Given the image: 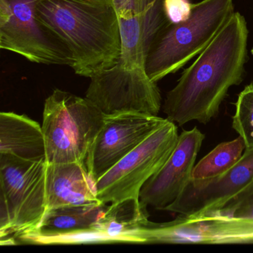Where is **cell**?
I'll return each instance as SVG.
<instances>
[{
    "mask_svg": "<svg viewBox=\"0 0 253 253\" xmlns=\"http://www.w3.org/2000/svg\"><path fill=\"white\" fill-rule=\"evenodd\" d=\"M248 36L244 16L234 12L167 93V119L178 126L192 121L207 124L217 115L229 88L244 79Z\"/></svg>",
    "mask_w": 253,
    "mask_h": 253,
    "instance_id": "obj_1",
    "label": "cell"
},
{
    "mask_svg": "<svg viewBox=\"0 0 253 253\" xmlns=\"http://www.w3.org/2000/svg\"><path fill=\"white\" fill-rule=\"evenodd\" d=\"M37 14L70 51L76 75L91 79L118 64L121 38L115 0H41Z\"/></svg>",
    "mask_w": 253,
    "mask_h": 253,
    "instance_id": "obj_2",
    "label": "cell"
},
{
    "mask_svg": "<svg viewBox=\"0 0 253 253\" xmlns=\"http://www.w3.org/2000/svg\"><path fill=\"white\" fill-rule=\"evenodd\" d=\"M234 12V0L192 4L187 20L169 23L152 42L145 63L148 78L157 84L180 70L210 45Z\"/></svg>",
    "mask_w": 253,
    "mask_h": 253,
    "instance_id": "obj_3",
    "label": "cell"
},
{
    "mask_svg": "<svg viewBox=\"0 0 253 253\" xmlns=\"http://www.w3.org/2000/svg\"><path fill=\"white\" fill-rule=\"evenodd\" d=\"M46 160L0 154L1 245L35 230L46 212Z\"/></svg>",
    "mask_w": 253,
    "mask_h": 253,
    "instance_id": "obj_4",
    "label": "cell"
},
{
    "mask_svg": "<svg viewBox=\"0 0 253 253\" xmlns=\"http://www.w3.org/2000/svg\"><path fill=\"white\" fill-rule=\"evenodd\" d=\"M105 115L86 97L55 88L44 104L42 128L48 164H86Z\"/></svg>",
    "mask_w": 253,
    "mask_h": 253,
    "instance_id": "obj_5",
    "label": "cell"
},
{
    "mask_svg": "<svg viewBox=\"0 0 253 253\" xmlns=\"http://www.w3.org/2000/svg\"><path fill=\"white\" fill-rule=\"evenodd\" d=\"M179 134L174 123L165 122L95 183L103 204L140 199L143 185L165 164L177 145Z\"/></svg>",
    "mask_w": 253,
    "mask_h": 253,
    "instance_id": "obj_6",
    "label": "cell"
},
{
    "mask_svg": "<svg viewBox=\"0 0 253 253\" xmlns=\"http://www.w3.org/2000/svg\"><path fill=\"white\" fill-rule=\"evenodd\" d=\"M41 0H0V48L32 63L72 65L70 51L38 17Z\"/></svg>",
    "mask_w": 253,
    "mask_h": 253,
    "instance_id": "obj_7",
    "label": "cell"
},
{
    "mask_svg": "<svg viewBox=\"0 0 253 253\" xmlns=\"http://www.w3.org/2000/svg\"><path fill=\"white\" fill-rule=\"evenodd\" d=\"M139 237L141 244H253V224L220 216L179 214L167 223L148 220Z\"/></svg>",
    "mask_w": 253,
    "mask_h": 253,
    "instance_id": "obj_8",
    "label": "cell"
},
{
    "mask_svg": "<svg viewBox=\"0 0 253 253\" xmlns=\"http://www.w3.org/2000/svg\"><path fill=\"white\" fill-rule=\"evenodd\" d=\"M166 120L139 113L105 116L86 160L87 169L94 183L146 140Z\"/></svg>",
    "mask_w": 253,
    "mask_h": 253,
    "instance_id": "obj_9",
    "label": "cell"
},
{
    "mask_svg": "<svg viewBox=\"0 0 253 253\" xmlns=\"http://www.w3.org/2000/svg\"><path fill=\"white\" fill-rule=\"evenodd\" d=\"M204 139L205 135L197 127L182 131L167 162L142 187L141 202L147 207L164 210L178 198L192 178L195 161Z\"/></svg>",
    "mask_w": 253,
    "mask_h": 253,
    "instance_id": "obj_10",
    "label": "cell"
},
{
    "mask_svg": "<svg viewBox=\"0 0 253 253\" xmlns=\"http://www.w3.org/2000/svg\"><path fill=\"white\" fill-rule=\"evenodd\" d=\"M253 179V147L244 151L239 162L217 177L191 178L178 198L164 211L184 215L214 210L233 198Z\"/></svg>",
    "mask_w": 253,
    "mask_h": 253,
    "instance_id": "obj_11",
    "label": "cell"
},
{
    "mask_svg": "<svg viewBox=\"0 0 253 253\" xmlns=\"http://www.w3.org/2000/svg\"><path fill=\"white\" fill-rule=\"evenodd\" d=\"M102 204L85 164H47V210L64 206Z\"/></svg>",
    "mask_w": 253,
    "mask_h": 253,
    "instance_id": "obj_12",
    "label": "cell"
},
{
    "mask_svg": "<svg viewBox=\"0 0 253 253\" xmlns=\"http://www.w3.org/2000/svg\"><path fill=\"white\" fill-rule=\"evenodd\" d=\"M103 204L64 206L48 210L35 230L16 238L25 244H39L41 240L73 232H81L94 226L107 209Z\"/></svg>",
    "mask_w": 253,
    "mask_h": 253,
    "instance_id": "obj_13",
    "label": "cell"
},
{
    "mask_svg": "<svg viewBox=\"0 0 253 253\" xmlns=\"http://www.w3.org/2000/svg\"><path fill=\"white\" fill-rule=\"evenodd\" d=\"M0 154L29 161L46 160L42 126L26 115L0 114Z\"/></svg>",
    "mask_w": 253,
    "mask_h": 253,
    "instance_id": "obj_14",
    "label": "cell"
},
{
    "mask_svg": "<svg viewBox=\"0 0 253 253\" xmlns=\"http://www.w3.org/2000/svg\"><path fill=\"white\" fill-rule=\"evenodd\" d=\"M149 216L147 206L130 198L108 206L95 228L101 243H140L139 232Z\"/></svg>",
    "mask_w": 253,
    "mask_h": 253,
    "instance_id": "obj_15",
    "label": "cell"
},
{
    "mask_svg": "<svg viewBox=\"0 0 253 253\" xmlns=\"http://www.w3.org/2000/svg\"><path fill=\"white\" fill-rule=\"evenodd\" d=\"M245 149V143L240 136L235 140L220 143L195 165L192 178H211L226 172L239 162Z\"/></svg>",
    "mask_w": 253,
    "mask_h": 253,
    "instance_id": "obj_16",
    "label": "cell"
},
{
    "mask_svg": "<svg viewBox=\"0 0 253 253\" xmlns=\"http://www.w3.org/2000/svg\"><path fill=\"white\" fill-rule=\"evenodd\" d=\"M232 128L245 143L246 149L253 147V84L240 93L232 117Z\"/></svg>",
    "mask_w": 253,
    "mask_h": 253,
    "instance_id": "obj_17",
    "label": "cell"
},
{
    "mask_svg": "<svg viewBox=\"0 0 253 253\" xmlns=\"http://www.w3.org/2000/svg\"><path fill=\"white\" fill-rule=\"evenodd\" d=\"M194 214L231 217L253 223V179L239 193L220 207Z\"/></svg>",
    "mask_w": 253,
    "mask_h": 253,
    "instance_id": "obj_18",
    "label": "cell"
},
{
    "mask_svg": "<svg viewBox=\"0 0 253 253\" xmlns=\"http://www.w3.org/2000/svg\"><path fill=\"white\" fill-rule=\"evenodd\" d=\"M192 4L189 0H165L164 9L169 23H178L189 18Z\"/></svg>",
    "mask_w": 253,
    "mask_h": 253,
    "instance_id": "obj_19",
    "label": "cell"
}]
</instances>
